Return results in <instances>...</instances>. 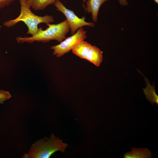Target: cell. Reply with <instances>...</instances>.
Masks as SVG:
<instances>
[{"label":"cell","instance_id":"3957f363","mask_svg":"<svg viewBox=\"0 0 158 158\" xmlns=\"http://www.w3.org/2000/svg\"><path fill=\"white\" fill-rule=\"evenodd\" d=\"M68 144L52 133L49 138L45 137L36 141L32 145L28 153L23 158H49L56 151L65 153Z\"/></svg>","mask_w":158,"mask_h":158},{"label":"cell","instance_id":"6da1fadb","mask_svg":"<svg viewBox=\"0 0 158 158\" xmlns=\"http://www.w3.org/2000/svg\"><path fill=\"white\" fill-rule=\"evenodd\" d=\"M19 1L20 5V14L14 19L4 22L3 25L4 26L12 27L19 22L22 21L28 27L27 34L33 36L37 32L39 28L38 25L39 24L45 23L47 24L54 22V18L52 16L47 15L40 16L34 13L30 10L28 0H19Z\"/></svg>","mask_w":158,"mask_h":158},{"label":"cell","instance_id":"5bb4252c","mask_svg":"<svg viewBox=\"0 0 158 158\" xmlns=\"http://www.w3.org/2000/svg\"><path fill=\"white\" fill-rule=\"evenodd\" d=\"M4 101H5L3 99H0V104H3Z\"/></svg>","mask_w":158,"mask_h":158},{"label":"cell","instance_id":"7a4b0ae2","mask_svg":"<svg viewBox=\"0 0 158 158\" xmlns=\"http://www.w3.org/2000/svg\"><path fill=\"white\" fill-rule=\"evenodd\" d=\"M48 27L43 30L40 27L36 33L30 37H17L16 40L19 43L24 42L32 43L35 41L43 43L55 40L61 42L66 38V36L70 30L66 20L57 24H47Z\"/></svg>","mask_w":158,"mask_h":158},{"label":"cell","instance_id":"4fadbf2b","mask_svg":"<svg viewBox=\"0 0 158 158\" xmlns=\"http://www.w3.org/2000/svg\"><path fill=\"white\" fill-rule=\"evenodd\" d=\"M119 4L122 6H125L128 5V3L126 0H118ZM154 1L157 4L158 3V0H154Z\"/></svg>","mask_w":158,"mask_h":158},{"label":"cell","instance_id":"30bf717a","mask_svg":"<svg viewBox=\"0 0 158 158\" xmlns=\"http://www.w3.org/2000/svg\"><path fill=\"white\" fill-rule=\"evenodd\" d=\"M29 4L33 9L35 11L42 10L48 5L53 4L55 0H28Z\"/></svg>","mask_w":158,"mask_h":158},{"label":"cell","instance_id":"9c48e42d","mask_svg":"<svg viewBox=\"0 0 158 158\" xmlns=\"http://www.w3.org/2000/svg\"><path fill=\"white\" fill-rule=\"evenodd\" d=\"M145 80L146 82L147 86L143 89V92L147 99L152 104L154 105V103L158 104V96L155 92V86L151 85L147 78L144 76Z\"/></svg>","mask_w":158,"mask_h":158},{"label":"cell","instance_id":"5b68a950","mask_svg":"<svg viewBox=\"0 0 158 158\" xmlns=\"http://www.w3.org/2000/svg\"><path fill=\"white\" fill-rule=\"evenodd\" d=\"M86 32L83 28L81 27L76 33L65 39L59 44L51 47V49L54 50V55L59 58L68 53L79 42L86 38Z\"/></svg>","mask_w":158,"mask_h":158},{"label":"cell","instance_id":"9a60e30c","mask_svg":"<svg viewBox=\"0 0 158 158\" xmlns=\"http://www.w3.org/2000/svg\"><path fill=\"white\" fill-rule=\"evenodd\" d=\"M86 0H83V6L84 8H85V5L84 4V3L86 1Z\"/></svg>","mask_w":158,"mask_h":158},{"label":"cell","instance_id":"8992f818","mask_svg":"<svg viewBox=\"0 0 158 158\" xmlns=\"http://www.w3.org/2000/svg\"><path fill=\"white\" fill-rule=\"evenodd\" d=\"M54 5L57 10L61 12L66 16L72 35L74 34L78 29L83 26L90 27L95 26V24L93 23L86 22L85 16L81 18H79L73 11L66 7L59 0H55Z\"/></svg>","mask_w":158,"mask_h":158},{"label":"cell","instance_id":"277c9868","mask_svg":"<svg viewBox=\"0 0 158 158\" xmlns=\"http://www.w3.org/2000/svg\"><path fill=\"white\" fill-rule=\"evenodd\" d=\"M72 50L76 56L87 60L97 66H99L102 62L103 52L84 40L79 42Z\"/></svg>","mask_w":158,"mask_h":158},{"label":"cell","instance_id":"8fae6325","mask_svg":"<svg viewBox=\"0 0 158 158\" xmlns=\"http://www.w3.org/2000/svg\"><path fill=\"white\" fill-rule=\"evenodd\" d=\"M11 96L8 91L0 90V99L5 101L10 99Z\"/></svg>","mask_w":158,"mask_h":158},{"label":"cell","instance_id":"ba28073f","mask_svg":"<svg viewBox=\"0 0 158 158\" xmlns=\"http://www.w3.org/2000/svg\"><path fill=\"white\" fill-rule=\"evenodd\" d=\"M152 157V153L147 148H136L134 147L129 152H126L123 158H150Z\"/></svg>","mask_w":158,"mask_h":158},{"label":"cell","instance_id":"52a82bcc","mask_svg":"<svg viewBox=\"0 0 158 158\" xmlns=\"http://www.w3.org/2000/svg\"><path fill=\"white\" fill-rule=\"evenodd\" d=\"M108 0H87L86 1L85 10L89 13H91L93 21L97 22L99 9L102 5Z\"/></svg>","mask_w":158,"mask_h":158},{"label":"cell","instance_id":"7c38bea8","mask_svg":"<svg viewBox=\"0 0 158 158\" xmlns=\"http://www.w3.org/2000/svg\"><path fill=\"white\" fill-rule=\"evenodd\" d=\"M15 0H0V9L6 6H9Z\"/></svg>","mask_w":158,"mask_h":158}]
</instances>
